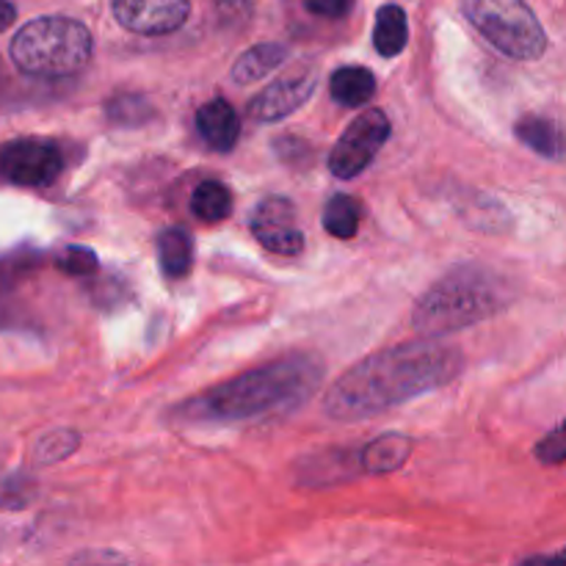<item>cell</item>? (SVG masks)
<instances>
[{
	"label": "cell",
	"instance_id": "obj_12",
	"mask_svg": "<svg viewBox=\"0 0 566 566\" xmlns=\"http://www.w3.org/2000/svg\"><path fill=\"white\" fill-rule=\"evenodd\" d=\"M514 130L520 142L542 158L562 160L566 155V130L558 122L545 119V116H523Z\"/></svg>",
	"mask_w": 566,
	"mask_h": 566
},
{
	"label": "cell",
	"instance_id": "obj_20",
	"mask_svg": "<svg viewBox=\"0 0 566 566\" xmlns=\"http://www.w3.org/2000/svg\"><path fill=\"white\" fill-rule=\"evenodd\" d=\"M77 446H81V437H77L75 431H53V434H48L44 440H39L36 462L42 464L61 462V459L70 457Z\"/></svg>",
	"mask_w": 566,
	"mask_h": 566
},
{
	"label": "cell",
	"instance_id": "obj_3",
	"mask_svg": "<svg viewBox=\"0 0 566 566\" xmlns=\"http://www.w3.org/2000/svg\"><path fill=\"white\" fill-rule=\"evenodd\" d=\"M509 304L506 282L479 265L451 271L415 304L412 324L420 335L440 337L492 318Z\"/></svg>",
	"mask_w": 566,
	"mask_h": 566
},
{
	"label": "cell",
	"instance_id": "obj_6",
	"mask_svg": "<svg viewBox=\"0 0 566 566\" xmlns=\"http://www.w3.org/2000/svg\"><path fill=\"white\" fill-rule=\"evenodd\" d=\"M390 138V119L381 111H365L348 125V130L337 138L335 149L329 155L332 175L340 180L363 175L370 160L379 155L385 142Z\"/></svg>",
	"mask_w": 566,
	"mask_h": 566
},
{
	"label": "cell",
	"instance_id": "obj_4",
	"mask_svg": "<svg viewBox=\"0 0 566 566\" xmlns=\"http://www.w3.org/2000/svg\"><path fill=\"white\" fill-rule=\"evenodd\" d=\"M11 59L28 75H72L92 59V33L83 22L70 17H39L17 31Z\"/></svg>",
	"mask_w": 566,
	"mask_h": 566
},
{
	"label": "cell",
	"instance_id": "obj_2",
	"mask_svg": "<svg viewBox=\"0 0 566 566\" xmlns=\"http://www.w3.org/2000/svg\"><path fill=\"white\" fill-rule=\"evenodd\" d=\"M324 379V363L313 354H291L258 370L235 376L205 396L177 407V418L191 423H232L287 412L307 401Z\"/></svg>",
	"mask_w": 566,
	"mask_h": 566
},
{
	"label": "cell",
	"instance_id": "obj_1",
	"mask_svg": "<svg viewBox=\"0 0 566 566\" xmlns=\"http://www.w3.org/2000/svg\"><path fill=\"white\" fill-rule=\"evenodd\" d=\"M462 374V354L434 340L403 343L363 359L329 387V418L354 423L451 385Z\"/></svg>",
	"mask_w": 566,
	"mask_h": 566
},
{
	"label": "cell",
	"instance_id": "obj_13",
	"mask_svg": "<svg viewBox=\"0 0 566 566\" xmlns=\"http://www.w3.org/2000/svg\"><path fill=\"white\" fill-rule=\"evenodd\" d=\"M160 269L169 280H182L193 269V241L182 227H169L158 235Z\"/></svg>",
	"mask_w": 566,
	"mask_h": 566
},
{
	"label": "cell",
	"instance_id": "obj_23",
	"mask_svg": "<svg viewBox=\"0 0 566 566\" xmlns=\"http://www.w3.org/2000/svg\"><path fill=\"white\" fill-rule=\"evenodd\" d=\"M304 6L318 17H343L352 9V0H304Z\"/></svg>",
	"mask_w": 566,
	"mask_h": 566
},
{
	"label": "cell",
	"instance_id": "obj_10",
	"mask_svg": "<svg viewBox=\"0 0 566 566\" xmlns=\"http://www.w3.org/2000/svg\"><path fill=\"white\" fill-rule=\"evenodd\" d=\"M315 92V72L313 70H296L285 75L282 81L271 83L263 92L254 97L249 105V114L258 122H280L285 116L296 114Z\"/></svg>",
	"mask_w": 566,
	"mask_h": 566
},
{
	"label": "cell",
	"instance_id": "obj_8",
	"mask_svg": "<svg viewBox=\"0 0 566 566\" xmlns=\"http://www.w3.org/2000/svg\"><path fill=\"white\" fill-rule=\"evenodd\" d=\"M252 232L258 243L282 258H296L304 249V232L296 224V208L282 197H269L252 216Z\"/></svg>",
	"mask_w": 566,
	"mask_h": 566
},
{
	"label": "cell",
	"instance_id": "obj_17",
	"mask_svg": "<svg viewBox=\"0 0 566 566\" xmlns=\"http://www.w3.org/2000/svg\"><path fill=\"white\" fill-rule=\"evenodd\" d=\"M282 61H285V48H282V44H274V42L258 44V48L247 50V53L235 61V66H232V77H235L238 83L263 81V77L269 75V72H274Z\"/></svg>",
	"mask_w": 566,
	"mask_h": 566
},
{
	"label": "cell",
	"instance_id": "obj_24",
	"mask_svg": "<svg viewBox=\"0 0 566 566\" xmlns=\"http://www.w3.org/2000/svg\"><path fill=\"white\" fill-rule=\"evenodd\" d=\"M14 17H17L14 6H11L9 0H0V31H6V28L11 25V22H14Z\"/></svg>",
	"mask_w": 566,
	"mask_h": 566
},
{
	"label": "cell",
	"instance_id": "obj_16",
	"mask_svg": "<svg viewBox=\"0 0 566 566\" xmlns=\"http://www.w3.org/2000/svg\"><path fill=\"white\" fill-rule=\"evenodd\" d=\"M409 39V25L407 14H403L401 6H381L379 14H376V31H374V44L385 59L401 53L407 48Z\"/></svg>",
	"mask_w": 566,
	"mask_h": 566
},
{
	"label": "cell",
	"instance_id": "obj_21",
	"mask_svg": "<svg viewBox=\"0 0 566 566\" xmlns=\"http://www.w3.org/2000/svg\"><path fill=\"white\" fill-rule=\"evenodd\" d=\"M59 269L66 271L72 276H88L97 271V258H94L92 249L83 247H70L59 260Z\"/></svg>",
	"mask_w": 566,
	"mask_h": 566
},
{
	"label": "cell",
	"instance_id": "obj_19",
	"mask_svg": "<svg viewBox=\"0 0 566 566\" xmlns=\"http://www.w3.org/2000/svg\"><path fill=\"white\" fill-rule=\"evenodd\" d=\"M324 230L329 235L340 238H354L359 230V202L357 199L346 197V193H337V197L329 199L324 210Z\"/></svg>",
	"mask_w": 566,
	"mask_h": 566
},
{
	"label": "cell",
	"instance_id": "obj_9",
	"mask_svg": "<svg viewBox=\"0 0 566 566\" xmlns=\"http://www.w3.org/2000/svg\"><path fill=\"white\" fill-rule=\"evenodd\" d=\"M188 14H191L188 0H114V17L119 25L144 36L177 31Z\"/></svg>",
	"mask_w": 566,
	"mask_h": 566
},
{
	"label": "cell",
	"instance_id": "obj_7",
	"mask_svg": "<svg viewBox=\"0 0 566 566\" xmlns=\"http://www.w3.org/2000/svg\"><path fill=\"white\" fill-rule=\"evenodd\" d=\"M64 169V155L44 138H20L0 149V175L14 186L44 188Z\"/></svg>",
	"mask_w": 566,
	"mask_h": 566
},
{
	"label": "cell",
	"instance_id": "obj_18",
	"mask_svg": "<svg viewBox=\"0 0 566 566\" xmlns=\"http://www.w3.org/2000/svg\"><path fill=\"white\" fill-rule=\"evenodd\" d=\"M191 210L199 221H208V224L224 221L232 213V193L219 180L199 182L191 197Z\"/></svg>",
	"mask_w": 566,
	"mask_h": 566
},
{
	"label": "cell",
	"instance_id": "obj_14",
	"mask_svg": "<svg viewBox=\"0 0 566 566\" xmlns=\"http://www.w3.org/2000/svg\"><path fill=\"white\" fill-rule=\"evenodd\" d=\"M329 88L337 103L357 108V105H365L376 94V77L365 66H340L332 75Z\"/></svg>",
	"mask_w": 566,
	"mask_h": 566
},
{
	"label": "cell",
	"instance_id": "obj_11",
	"mask_svg": "<svg viewBox=\"0 0 566 566\" xmlns=\"http://www.w3.org/2000/svg\"><path fill=\"white\" fill-rule=\"evenodd\" d=\"M197 130L219 153H230L241 136V122L227 99H210L197 111Z\"/></svg>",
	"mask_w": 566,
	"mask_h": 566
},
{
	"label": "cell",
	"instance_id": "obj_25",
	"mask_svg": "<svg viewBox=\"0 0 566 566\" xmlns=\"http://www.w3.org/2000/svg\"><path fill=\"white\" fill-rule=\"evenodd\" d=\"M556 558H558V562H566V551L562 553V556H556Z\"/></svg>",
	"mask_w": 566,
	"mask_h": 566
},
{
	"label": "cell",
	"instance_id": "obj_5",
	"mask_svg": "<svg viewBox=\"0 0 566 566\" xmlns=\"http://www.w3.org/2000/svg\"><path fill=\"white\" fill-rule=\"evenodd\" d=\"M468 20L486 42L517 61H534L547 50L542 22L525 0H462Z\"/></svg>",
	"mask_w": 566,
	"mask_h": 566
},
{
	"label": "cell",
	"instance_id": "obj_15",
	"mask_svg": "<svg viewBox=\"0 0 566 566\" xmlns=\"http://www.w3.org/2000/svg\"><path fill=\"white\" fill-rule=\"evenodd\" d=\"M412 453V440L403 434H385L363 451V468L368 473H392Z\"/></svg>",
	"mask_w": 566,
	"mask_h": 566
},
{
	"label": "cell",
	"instance_id": "obj_22",
	"mask_svg": "<svg viewBox=\"0 0 566 566\" xmlns=\"http://www.w3.org/2000/svg\"><path fill=\"white\" fill-rule=\"evenodd\" d=\"M536 457L545 464H562L566 462V423L558 426L553 434H547L545 440L536 446Z\"/></svg>",
	"mask_w": 566,
	"mask_h": 566
}]
</instances>
